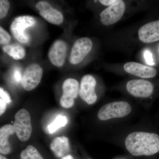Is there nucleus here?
Wrapping results in <instances>:
<instances>
[{"mask_svg": "<svg viewBox=\"0 0 159 159\" xmlns=\"http://www.w3.org/2000/svg\"><path fill=\"white\" fill-rule=\"evenodd\" d=\"M125 148L135 157H150L159 153V134L150 132L136 131L127 136Z\"/></svg>", "mask_w": 159, "mask_h": 159, "instance_id": "f257e3e1", "label": "nucleus"}, {"mask_svg": "<svg viewBox=\"0 0 159 159\" xmlns=\"http://www.w3.org/2000/svg\"><path fill=\"white\" fill-rule=\"evenodd\" d=\"M131 106L126 101H116L106 104L98 111L97 117L101 121L123 118L131 112Z\"/></svg>", "mask_w": 159, "mask_h": 159, "instance_id": "f03ea898", "label": "nucleus"}, {"mask_svg": "<svg viewBox=\"0 0 159 159\" xmlns=\"http://www.w3.org/2000/svg\"><path fill=\"white\" fill-rule=\"evenodd\" d=\"M36 24V20L30 16H22L16 18L11 23L10 31L17 41L22 43H27L30 41V35L26 29L33 27Z\"/></svg>", "mask_w": 159, "mask_h": 159, "instance_id": "7ed1b4c3", "label": "nucleus"}, {"mask_svg": "<svg viewBox=\"0 0 159 159\" xmlns=\"http://www.w3.org/2000/svg\"><path fill=\"white\" fill-rule=\"evenodd\" d=\"M13 126L20 140L25 142L29 140L31 136L32 128L30 114L27 110L21 109L16 114Z\"/></svg>", "mask_w": 159, "mask_h": 159, "instance_id": "20e7f679", "label": "nucleus"}, {"mask_svg": "<svg viewBox=\"0 0 159 159\" xmlns=\"http://www.w3.org/2000/svg\"><path fill=\"white\" fill-rule=\"evenodd\" d=\"M126 89L132 96L137 98H147L153 95L155 88L152 83L144 79L131 80L127 83Z\"/></svg>", "mask_w": 159, "mask_h": 159, "instance_id": "39448f33", "label": "nucleus"}, {"mask_svg": "<svg viewBox=\"0 0 159 159\" xmlns=\"http://www.w3.org/2000/svg\"><path fill=\"white\" fill-rule=\"evenodd\" d=\"M62 95L60 99V104L63 107L69 108L74 103V99L79 95L80 85L78 81L73 78L65 80L62 84Z\"/></svg>", "mask_w": 159, "mask_h": 159, "instance_id": "423d86ee", "label": "nucleus"}, {"mask_svg": "<svg viewBox=\"0 0 159 159\" xmlns=\"http://www.w3.org/2000/svg\"><path fill=\"white\" fill-rule=\"evenodd\" d=\"M43 70L41 67L36 63L31 64L26 68L22 78L23 88L26 91L34 89L41 80Z\"/></svg>", "mask_w": 159, "mask_h": 159, "instance_id": "0eeeda50", "label": "nucleus"}, {"mask_svg": "<svg viewBox=\"0 0 159 159\" xmlns=\"http://www.w3.org/2000/svg\"><path fill=\"white\" fill-rule=\"evenodd\" d=\"M93 42L89 38L83 37L74 42L70 54V61L72 64H78L83 60L90 52Z\"/></svg>", "mask_w": 159, "mask_h": 159, "instance_id": "6e6552de", "label": "nucleus"}, {"mask_svg": "<svg viewBox=\"0 0 159 159\" xmlns=\"http://www.w3.org/2000/svg\"><path fill=\"white\" fill-rule=\"evenodd\" d=\"M125 9L123 1L118 0L113 5L109 6L100 13L101 22L105 26H110L119 21L124 14Z\"/></svg>", "mask_w": 159, "mask_h": 159, "instance_id": "1a4fd4ad", "label": "nucleus"}, {"mask_svg": "<svg viewBox=\"0 0 159 159\" xmlns=\"http://www.w3.org/2000/svg\"><path fill=\"white\" fill-rule=\"evenodd\" d=\"M97 81L91 75L83 77L80 86L79 95L83 101L89 105L93 104L97 101V97L95 92Z\"/></svg>", "mask_w": 159, "mask_h": 159, "instance_id": "9d476101", "label": "nucleus"}, {"mask_svg": "<svg viewBox=\"0 0 159 159\" xmlns=\"http://www.w3.org/2000/svg\"><path fill=\"white\" fill-rule=\"evenodd\" d=\"M36 9L39 11L40 15L47 21L58 25L62 23L63 16L60 11L54 9L49 3L44 1L38 2L36 5Z\"/></svg>", "mask_w": 159, "mask_h": 159, "instance_id": "9b49d317", "label": "nucleus"}, {"mask_svg": "<svg viewBox=\"0 0 159 159\" xmlns=\"http://www.w3.org/2000/svg\"><path fill=\"white\" fill-rule=\"evenodd\" d=\"M139 39L142 43H149L159 41V20L147 23L139 29Z\"/></svg>", "mask_w": 159, "mask_h": 159, "instance_id": "f8f14e48", "label": "nucleus"}, {"mask_svg": "<svg viewBox=\"0 0 159 159\" xmlns=\"http://www.w3.org/2000/svg\"><path fill=\"white\" fill-rule=\"evenodd\" d=\"M66 44L63 41L58 40L51 46L48 51V57L51 63L60 67L65 61L66 54Z\"/></svg>", "mask_w": 159, "mask_h": 159, "instance_id": "ddd939ff", "label": "nucleus"}, {"mask_svg": "<svg viewBox=\"0 0 159 159\" xmlns=\"http://www.w3.org/2000/svg\"><path fill=\"white\" fill-rule=\"evenodd\" d=\"M123 68L128 74L142 78H153L157 73L156 69L153 67L135 62L126 63Z\"/></svg>", "mask_w": 159, "mask_h": 159, "instance_id": "4468645a", "label": "nucleus"}, {"mask_svg": "<svg viewBox=\"0 0 159 159\" xmlns=\"http://www.w3.org/2000/svg\"><path fill=\"white\" fill-rule=\"evenodd\" d=\"M50 148L55 156L62 158L68 155L70 151L69 139L64 136L57 137L51 142Z\"/></svg>", "mask_w": 159, "mask_h": 159, "instance_id": "2eb2a0df", "label": "nucleus"}, {"mask_svg": "<svg viewBox=\"0 0 159 159\" xmlns=\"http://www.w3.org/2000/svg\"><path fill=\"white\" fill-rule=\"evenodd\" d=\"M15 133L13 125L7 124L0 129V152L1 154L7 155L11 152V148L9 142L10 135Z\"/></svg>", "mask_w": 159, "mask_h": 159, "instance_id": "dca6fc26", "label": "nucleus"}, {"mask_svg": "<svg viewBox=\"0 0 159 159\" xmlns=\"http://www.w3.org/2000/svg\"><path fill=\"white\" fill-rule=\"evenodd\" d=\"M3 51L13 59H22L25 55V51L22 46L18 44L7 45L3 46Z\"/></svg>", "mask_w": 159, "mask_h": 159, "instance_id": "f3484780", "label": "nucleus"}, {"mask_svg": "<svg viewBox=\"0 0 159 159\" xmlns=\"http://www.w3.org/2000/svg\"><path fill=\"white\" fill-rule=\"evenodd\" d=\"M20 159H44L38 150L32 145H29L21 152Z\"/></svg>", "mask_w": 159, "mask_h": 159, "instance_id": "a211bd4d", "label": "nucleus"}, {"mask_svg": "<svg viewBox=\"0 0 159 159\" xmlns=\"http://www.w3.org/2000/svg\"><path fill=\"white\" fill-rule=\"evenodd\" d=\"M67 123V119L66 117L65 116H58L51 124L48 125V129L49 133H54L60 127L65 126Z\"/></svg>", "mask_w": 159, "mask_h": 159, "instance_id": "6ab92c4d", "label": "nucleus"}, {"mask_svg": "<svg viewBox=\"0 0 159 159\" xmlns=\"http://www.w3.org/2000/svg\"><path fill=\"white\" fill-rule=\"evenodd\" d=\"M10 3L7 0H1L0 1V18L1 19L6 17L8 13Z\"/></svg>", "mask_w": 159, "mask_h": 159, "instance_id": "aec40b11", "label": "nucleus"}, {"mask_svg": "<svg viewBox=\"0 0 159 159\" xmlns=\"http://www.w3.org/2000/svg\"><path fill=\"white\" fill-rule=\"evenodd\" d=\"M11 38L9 33L2 27H0V43L7 45L11 41Z\"/></svg>", "mask_w": 159, "mask_h": 159, "instance_id": "412c9836", "label": "nucleus"}, {"mask_svg": "<svg viewBox=\"0 0 159 159\" xmlns=\"http://www.w3.org/2000/svg\"><path fill=\"white\" fill-rule=\"evenodd\" d=\"M0 99H2L7 104L11 102V99L9 94L4 90L2 87L0 88Z\"/></svg>", "mask_w": 159, "mask_h": 159, "instance_id": "4be33fe9", "label": "nucleus"}, {"mask_svg": "<svg viewBox=\"0 0 159 159\" xmlns=\"http://www.w3.org/2000/svg\"><path fill=\"white\" fill-rule=\"evenodd\" d=\"M144 57L146 63L148 65L150 66H152L154 64L153 62V57H152V54L148 51H146L144 52Z\"/></svg>", "mask_w": 159, "mask_h": 159, "instance_id": "5701e85b", "label": "nucleus"}, {"mask_svg": "<svg viewBox=\"0 0 159 159\" xmlns=\"http://www.w3.org/2000/svg\"><path fill=\"white\" fill-rule=\"evenodd\" d=\"M21 74L20 71L19 70H15L14 71L13 74V80L16 83H19L20 81H22Z\"/></svg>", "mask_w": 159, "mask_h": 159, "instance_id": "b1692460", "label": "nucleus"}, {"mask_svg": "<svg viewBox=\"0 0 159 159\" xmlns=\"http://www.w3.org/2000/svg\"><path fill=\"white\" fill-rule=\"evenodd\" d=\"M7 103L2 99H0V116H2L6 110Z\"/></svg>", "mask_w": 159, "mask_h": 159, "instance_id": "393cba45", "label": "nucleus"}, {"mask_svg": "<svg viewBox=\"0 0 159 159\" xmlns=\"http://www.w3.org/2000/svg\"><path fill=\"white\" fill-rule=\"evenodd\" d=\"M118 0H100L99 2L104 6H110L116 2Z\"/></svg>", "mask_w": 159, "mask_h": 159, "instance_id": "a878e982", "label": "nucleus"}, {"mask_svg": "<svg viewBox=\"0 0 159 159\" xmlns=\"http://www.w3.org/2000/svg\"><path fill=\"white\" fill-rule=\"evenodd\" d=\"M61 159H74L73 157L71 155L68 154L66 156L63 157Z\"/></svg>", "mask_w": 159, "mask_h": 159, "instance_id": "bb28decb", "label": "nucleus"}, {"mask_svg": "<svg viewBox=\"0 0 159 159\" xmlns=\"http://www.w3.org/2000/svg\"><path fill=\"white\" fill-rule=\"evenodd\" d=\"M0 159H8L6 157L3 156V155L1 154L0 155Z\"/></svg>", "mask_w": 159, "mask_h": 159, "instance_id": "cd10ccee", "label": "nucleus"}, {"mask_svg": "<svg viewBox=\"0 0 159 159\" xmlns=\"http://www.w3.org/2000/svg\"><path fill=\"white\" fill-rule=\"evenodd\" d=\"M91 159V158H88V159Z\"/></svg>", "mask_w": 159, "mask_h": 159, "instance_id": "c85d7f7f", "label": "nucleus"}]
</instances>
